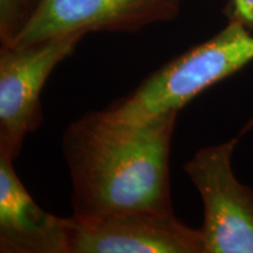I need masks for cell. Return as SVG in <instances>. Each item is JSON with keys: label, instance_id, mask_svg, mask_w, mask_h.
<instances>
[{"label": "cell", "instance_id": "8", "mask_svg": "<svg viewBox=\"0 0 253 253\" xmlns=\"http://www.w3.org/2000/svg\"><path fill=\"white\" fill-rule=\"evenodd\" d=\"M42 0H0L1 47L13 43L37 12Z\"/></svg>", "mask_w": 253, "mask_h": 253}, {"label": "cell", "instance_id": "3", "mask_svg": "<svg viewBox=\"0 0 253 253\" xmlns=\"http://www.w3.org/2000/svg\"><path fill=\"white\" fill-rule=\"evenodd\" d=\"M236 144L202 148L183 167L203 201L204 253H253V190L232 171Z\"/></svg>", "mask_w": 253, "mask_h": 253}, {"label": "cell", "instance_id": "1", "mask_svg": "<svg viewBox=\"0 0 253 253\" xmlns=\"http://www.w3.org/2000/svg\"><path fill=\"white\" fill-rule=\"evenodd\" d=\"M178 112L128 125L88 113L62 136L72 183L73 217L172 212L169 157Z\"/></svg>", "mask_w": 253, "mask_h": 253}, {"label": "cell", "instance_id": "7", "mask_svg": "<svg viewBox=\"0 0 253 253\" xmlns=\"http://www.w3.org/2000/svg\"><path fill=\"white\" fill-rule=\"evenodd\" d=\"M0 151V252L68 253L67 218L41 209Z\"/></svg>", "mask_w": 253, "mask_h": 253}, {"label": "cell", "instance_id": "2", "mask_svg": "<svg viewBox=\"0 0 253 253\" xmlns=\"http://www.w3.org/2000/svg\"><path fill=\"white\" fill-rule=\"evenodd\" d=\"M253 60V30L236 20L210 40L155 71L126 99L102 110L116 122L136 125L186 103Z\"/></svg>", "mask_w": 253, "mask_h": 253}, {"label": "cell", "instance_id": "6", "mask_svg": "<svg viewBox=\"0 0 253 253\" xmlns=\"http://www.w3.org/2000/svg\"><path fill=\"white\" fill-rule=\"evenodd\" d=\"M182 0H42L8 47H20L66 34L89 32L134 33L148 25L170 21Z\"/></svg>", "mask_w": 253, "mask_h": 253}, {"label": "cell", "instance_id": "5", "mask_svg": "<svg viewBox=\"0 0 253 253\" xmlns=\"http://www.w3.org/2000/svg\"><path fill=\"white\" fill-rule=\"evenodd\" d=\"M68 253H204L201 231L172 212L67 218Z\"/></svg>", "mask_w": 253, "mask_h": 253}, {"label": "cell", "instance_id": "10", "mask_svg": "<svg viewBox=\"0 0 253 253\" xmlns=\"http://www.w3.org/2000/svg\"><path fill=\"white\" fill-rule=\"evenodd\" d=\"M253 126V121H252V122H250V125H249L248 126H246V129H249L250 126Z\"/></svg>", "mask_w": 253, "mask_h": 253}, {"label": "cell", "instance_id": "4", "mask_svg": "<svg viewBox=\"0 0 253 253\" xmlns=\"http://www.w3.org/2000/svg\"><path fill=\"white\" fill-rule=\"evenodd\" d=\"M86 33L66 34L0 50V151L14 160L27 134L42 122L40 94L56 66Z\"/></svg>", "mask_w": 253, "mask_h": 253}, {"label": "cell", "instance_id": "9", "mask_svg": "<svg viewBox=\"0 0 253 253\" xmlns=\"http://www.w3.org/2000/svg\"><path fill=\"white\" fill-rule=\"evenodd\" d=\"M230 20H236L253 30V0H230L227 8Z\"/></svg>", "mask_w": 253, "mask_h": 253}]
</instances>
